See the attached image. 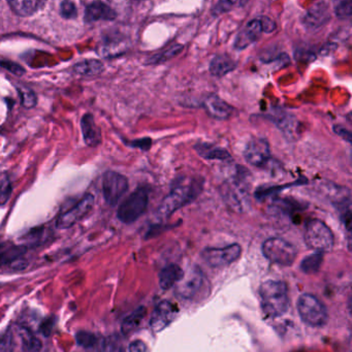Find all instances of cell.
<instances>
[{
    "label": "cell",
    "mask_w": 352,
    "mask_h": 352,
    "mask_svg": "<svg viewBox=\"0 0 352 352\" xmlns=\"http://www.w3.org/2000/svg\"><path fill=\"white\" fill-rule=\"evenodd\" d=\"M204 182L201 179L183 177L175 182L172 190L164 197L158 209L160 217H168L184 206L197 199L203 191Z\"/></svg>",
    "instance_id": "cell-1"
},
{
    "label": "cell",
    "mask_w": 352,
    "mask_h": 352,
    "mask_svg": "<svg viewBox=\"0 0 352 352\" xmlns=\"http://www.w3.org/2000/svg\"><path fill=\"white\" fill-rule=\"evenodd\" d=\"M261 307L270 317H279L285 314L289 308V296L287 285L278 280H267L261 284L259 289Z\"/></svg>",
    "instance_id": "cell-2"
},
{
    "label": "cell",
    "mask_w": 352,
    "mask_h": 352,
    "mask_svg": "<svg viewBox=\"0 0 352 352\" xmlns=\"http://www.w3.org/2000/svg\"><path fill=\"white\" fill-rule=\"evenodd\" d=\"M148 204L149 190L146 187H139L119 206L117 217L123 223H133L145 213Z\"/></svg>",
    "instance_id": "cell-3"
},
{
    "label": "cell",
    "mask_w": 352,
    "mask_h": 352,
    "mask_svg": "<svg viewBox=\"0 0 352 352\" xmlns=\"http://www.w3.org/2000/svg\"><path fill=\"white\" fill-rule=\"evenodd\" d=\"M305 243L316 252H327L333 249L335 238L331 228L324 222L312 219L305 228Z\"/></svg>",
    "instance_id": "cell-4"
},
{
    "label": "cell",
    "mask_w": 352,
    "mask_h": 352,
    "mask_svg": "<svg viewBox=\"0 0 352 352\" xmlns=\"http://www.w3.org/2000/svg\"><path fill=\"white\" fill-rule=\"evenodd\" d=\"M298 311L306 324L321 327L327 322V309L316 296L310 294H302L298 300Z\"/></svg>",
    "instance_id": "cell-5"
},
{
    "label": "cell",
    "mask_w": 352,
    "mask_h": 352,
    "mask_svg": "<svg viewBox=\"0 0 352 352\" xmlns=\"http://www.w3.org/2000/svg\"><path fill=\"white\" fill-rule=\"evenodd\" d=\"M263 253L272 263L284 267L292 265L298 256L296 247L281 238L267 239L263 244Z\"/></svg>",
    "instance_id": "cell-6"
},
{
    "label": "cell",
    "mask_w": 352,
    "mask_h": 352,
    "mask_svg": "<svg viewBox=\"0 0 352 352\" xmlns=\"http://www.w3.org/2000/svg\"><path fill=\"white\" fill-rule=\"evenodd\" d=\"M129 190L126 177L116 172H107L102 178V193L104 201L111 207H115Z\"/></svg>",
    "instance_id": "cell-7"
},
{
    "label": "cell",
    "mask_w": 352,
    "mask_h": 352,
    "mask_svg": "<svg viewBox=\"0 0 352 352\" xmlns=\"http://www.w3.org/2000/svg\"><path fill=\"white\" fill-rule=\"evenodd\" d=\"M242 249L239 244H232L223 248H206L201 256L206 263L213 267H226L240 258Z\"/></svg>",
    "instance_id": "cell-8"
},
{
    "label": "cell",
    "mask_w": 352,
    "mask_h": 352,
    "mask_svg": "<svg viewBox=\"0 0 352 352\" xmlns=\"http://www.w3.org/2000/svg\"><path fill=\"white\" fill-rule=\"evenodd\" d=\"M204 280H205V276L199 267H191L187 273H184L180 281L175 285V292L180 298L191 300L203 287Z\"/></svg>",
    "instance_id": "cell-9"
},
{
    "label": "cell",
    "mask_w": 352,
    "mask_h": 352,
    "mask_svg": "<svg viewBox=\"0 0 352 352\" xmlns=\"http://www.w3.org/2000/svg\"><path fill=\"white\" fill-rule=\"evenodd\" d=\"M94 197L90 193H86L81 201L74 206L72 209L67 210L65 213L59 216L56 221L57 228L59 230H67L75 226L80 220L83 219L94 207Z\"/></svg>",
    "instance_id": "cell-10"
},
{
    "label": "cell",
    "mask_w": 352,
    "mask_h": 352,
    "mask_svg": "<svg viewBox=\"0 0 352 352\" xmlns=\"http://www.w3.org/2000/svg\"><path fill=\"white\" fill-rule=\"evenodd\" d=\"M246 162L255 168H263L271 160V148L269 142L261 138H253L247 144L244 151Z\"/></svg>",
    "instance_id": "cell-11"
},
{
    "label": "cell",
    "mask_w": 352,
    "mask_h": 352,
    "mask_svg": "<svg viewBox=\"0 0 352 352\" xmlns=\"http://www.w3.org/2000/svg\"><path fill=\"white\" fill-rule=\"evenodd\" d=\"M179 310L176 305L168 300H162L154 309L153 314L150 319V327L154 331H160L166 329L170 322H173L178 314Z\"/></svg>",
    "instance_id": "cell-12"
},
{
    "label": "cell",
    "mask_w": 352,
    "mask_h": 352,
    "mask_svg": "<svg viewBox=\"0 0 352 352\" xmlns=\"http://www.w3.org/2000/svg\"><path fill=\"white\" fill-rule=\"evenodd\" d=\"M331 19L329 3L321 1L310 8L302 18L305 28L309 30H317L322 28Z\"/></svg>",
    "instance_id": "cell-13"
},
{
    "label": "cell",
    "mask_w": 352,
    "mask_h": 352,
    "mask_svg": "<svg viewBox=\"0 0 352 352\" xmlns=\"http://www.w3.org/2000/svg\"><path fill=\"white\" fill-rule=\"evenodd\" d=\"M263 32L261 19L256 18V19L251 20L236 36L234 45V49L238 51L245 50L251 45L256 43Z\"/></svg>",
    "instance_id": "cell-14"
},
{
    "label": "cell",
    "mask_w": 352,
    "mask_h": 352,
    "mask_svg": "<svg viewBox=\"0 0 352 352\" xmlns=\"http://www.w3.org/2000/svg\"><path fill=\"white\" fill-rule=\"evenodd\" d=\"M206 112L216 120H228L234 113V108L217 94H211L204 102Z\"/></svg>",
    "instance_id": "cell-15"
},
{
    "label": "cell",
    "mask_w": 352,
    "mask_h": 352,
    "mask_svg": "<svg viewBox=\"0 0 352 352\" xmlns=\"http://www.w3.org/2000/svg\"><path fill=\"white\" fill-rule=\"evenodd\" d=\"M117 13L109 7L108 5L104 3H90L85 10V20L86 23H92V22L100 21V20H104V21H113L116 19Z\"/></svg>",
    "instance_id": "cell-16"
},
{
    "label": "cell",
    "mask_w": 352,
    "mask_h": 352,
    "mask_svg": "<svg viewBox=\"0 0 352 352\" xmlns=\"http://www.w3.org/2000/svg\"><path fill=\"white\" fill-rule=\"evenodd\" d=\"M81 129L86 145L89 147H96L100 145L102 142V135L91 114H86L82 117Z\"/></svg>",
    "instance_id": "cell-17"
},
{
    "label": "cell",
    "mask_w": 352,
    "mask_h": 352,
    "mask_svg": "<svg viewBox=\"0 0 352 352\" xmlns=\"http://www.w3.org/2000/svg\"><path fill=\"white\" fill-rule=\"evenodd\" d=\"M236 67H238V63L230 55L218 54L212 58L209 69L212 76L220 78L232 73Z\"/></svg>",
    "instance_id": "cell-18"
},
{
    "label": "cell",
    "mask_w": 352,
    "mask_h": 352,
    "mask_svg": "<svg viewBox=\"0 0 352 352\" xmlns=\"http://www.w3.org/2000/svg\"><path fill=\"white\" fill-rule=\"evenodd\" d=\"M195 150L201 157L208 160H221L228 162L232 160V155L224 148L218 147L210 143H199L195 146Z\"/></svg>",
    "instance_id": "cell-19"
},
{
    "label": "cell",
    "mask_w": 352,
    "mask_h": 352,
    "mask_svg": "<svg viewBox=\"0 0 352 352\" xmlns=\"http://www.w3.org/2000/svg\"><path fill=\"white\" fill-rule=\"evenodd\" d=\"M9 6L16 15L30 17L41 11L46 3L41 0H12L9 1Z\"/></svg>",
    "instance_id": "cell-20"
},
{
    "label": "cell",
    "mask_w": 352,
    "mask_h": 352,
    "mask_svg": "<svg viewBox=\"0 0 352 352\" xmlns=\"http://www.w3.org/2000/svg\"><path fill=\"white\" fill-rule=\"evenodd\" d=\"M183 275H184V271L178 265L172 263V265H166L160 273V287L162 289H170L180 281Z\"/></svg>",
    "instance_id": "cell-21"
},
{
    "label": "cell",
    "mask_w": 352,
    "mask_h": 352,
    "mask_svg": "<svg viewBox=\"0 0 352 352\" xmlns=\"http://www.w3.org/2000/svg\"><path fill=\"white\" fill-rule=\"evenodd\" d=\"M17 331L24 352H42V341L28 327H19Z\"/></svg>",
    "instance_id": "cell-22"
},
{
    "label": "cell",
    "mask_w": 352,
    "mask_h": 352,
    "mask_svg": "<svg viewBox=\"0 0 352 352\" xmlns=\"http://www.w3.org/2000/svg\"><path fill=\"white\" fill-rule=\"evenodd\" d=\"M74 71L83 77H96L104 72V65L96 59H87L75 65Z\"/></svg>",
    "instance_id": "cell-23"
},
{
    "label": "cell",
    "mask_w": 352,
    "mask_h": 352,
    "mask_svg": "<svg viewBox=\"0 0 352 352\" xmlns=\"http://www.w3.org/2000/svg\"><path fill=\"white\" fill-rule=\"evenodd\" d=\"M146 312L147 311H146L145 307H139L133 312H131L129 316L125 317L122 325H121L122 333L124 335H129V333L135 331L140 327L143 319L145 318Z\"/></svg>",
    "instance_id": "cell-24"
},
{
    "label": "cell",
    "mask_w": 352,
    "mask_h": 352,
    "mask_svg": "<svg viewBox=\"0 0 352 352\" xmlns=\"http://www.w3.org/2000/svg\"><path fill=\"white\" fill-rule=\"evenodd\" d=\"M184 46L180 44H174L166 49V50L158 52L157 54H154L153 56L150 57L149 60L147 61V65H158L162 63H166L170 59L174 58L177 55L182 52Z\"/></svg>",
    "instance_id": "cell-25"
},
{
    "label": "cell",
    "mask_w": 352,
    "mask_h": 352,
    "mask_svg": "<svg viewBox=\"0 0 352 352\" xmlns=\"http://www.w3.org/2000/svg\"><path fill=\"white\" fill-rule=\"evenodd\" d=\"M1 247V246H0ZM26 247H12V248L6 249L0 251V267H7V265H13L18 259L22 258L25 254Z\"/></svg>",
    "instance_id": "cell-26"
},
{
    "label": "cell",
    "mask_w": 352,
    "mask_h": 352,
    "mask_svg": "<svg viewBox=\"0 0 352 352\" xmlns=\"http://www.w3.org/2000/svg\"><path fill=\"white\" fill-rule=\"evenodd\" d=\"M323 255L322 253L315 252L313 254L308 255L305 257L304 261L300 263V269L304 273L315 274L320 269L321 263H322Z\"/></svg>",
    "instance_id": "cell-27"
},
{
    "label": "cell",
    "mask_w": 352,
    "mask_h": 352,
    "mask_svg": "<svg viewBox=\"0 0 352 352\" xmlns=\"http://www.w3.org/2000/svg\"><path fill=\"white\" fill-rule=\"evenodd\" d=\"M78 345L83 348H94L100 343V338L89 331H81L76 335Z\"/></svg>",
    "instance_id": "cell-28"
},
{
    "label": "cell",
    "mask_w": 352,
    "mask_h": 352,
    "mask_svg": "<svg viewBox=\"0 0 352 352\" xmlns=\"http://www.w3.org/2000/svg\"><path fill=\"white\" fill-rule=\"evenodd\" d=\"M15 340L11 329H6L0 333V352H14Z\"/></svg>",
    "instance_id": "cell-29"
},
{
    "label": "cell",
    "mask_w": 352,
    "mask_h": 352,
    "mask_svg": "<svg viewBox=\"0 0 352 352\" xmlns=\"http://www.w3.org/2000/svg\"><path fill=\"white\" fill-rule=\"evenodd\" d=\"M20 96H21V102L24 108L32 109L38 104V98L36 94L28 88H19Z\"/></svg>",
    "instance_id": "cell-30"
},
{
    "label": "cell",
    "mask_w": 352,
    "mask_h": 352,
    "mask_svg": "<svg viewBox=\"0 0 352 352\" xmlns=\"http://www.w3.org/2000/svg\"><path fill=\"white\" fill-rule=\"evenodd\" d=\"M335 15L339 19H349L352 15V3L349 0L336 3Z\"/></svg>",
    "instance_id": "cell-31"
},
{
    "label": "cell",
    "mask_w": 352,
    "mask_h": 352,
    "mask_svg": "<svg viewBox=\"0 0 352 352\" xmlns=\"http://www.w3.org/2000/svg\"><path fill=\"white\" fill-rule=\"evenodd\" d=\"M244 5V3H239V1H219L214 6L212 9V13L214 16L222 15V14L228 13L232 11L234 7Z\"/></svg>",
    "instance_id": "cell-32"
},
{
    "label": "cell",
    "mask_w": 352,
    "mask_h": 352,
    "mask_svg": "<svg viewBox=\"0 0 352 352\" xmlns=\"http://www.w3.org/2000/svg\"><path fill=\"white\" fill-rule=\"evenodd\" d=\"M59 12H60L61 17L67 20L76 19L78 16L77 7L72 1H63L60 3Z\"/></svg>",
    "instance_id": "cell-33"
},
{
    "label": "cell",
    "mask_w": 352,
    "mask_h": 352,
    "mask_svg": "<svg viewBox=\"0 0 352 352\" xmlns=\"http://www.w3.org/2000/svg\"><path fill=\"white\" fill-rule=\"evenodd\" d=\"M12 195L11 181L8 178L3 179L0 182V206L6 205Z\"/></svg>",
    "instance_id": "cell-34"
},
{
    "label": "cell",
    "mask_w": 352,
    "mask_h": 352,
    "mask_svg": "<svg viewBox=\"0 0 352 352\" xmlns=\"http://www.w3.org/2000/svg\"><path fill=\"white\" fill-rule=\"evenodd\" d=\"M0 67L9 71L10 73L14 74L16 76H22L25 73V69L21 65L13 63V61L3 60L0 61Z\"/></svg>",
    "instance_id": "cell-35"
},
{
    "label": "cell",
    "mask_w": 352,
    "mask_h": 352,
    "mask_svg": "<svg viewBox=\"0 0 352 352\" xmlns=\"http://www.w3.org/2000/svg\"><path fill=\"white\" fill-rule=\"evenodd\" d=\"M131 147L139 148V149L144 150V151H148L151 148L152 140L149 138H145V139L135 140V141L129 143Z\"/></svg>",
    "instance_id": "cell-36"
},
{
    "label": "cell",
    "mask_w": 352,
    "mask_h": 352,
    "mask_svg": "<svg viewBox=\"0 0 352 352\" xmlns=\"http://www.w3.org/2000/svg\"><path fill=\"white\" fill-rule=\"evenodd\" d=\"M333 131L335 133H337L341 139H343L344 141L347 142V143L351 144L352 142V135L351 133H350L348 129H346L343 125L337 124L333 126Z\"/></svg>",
    "instance_id": "cell-37"
},
{
    "label": "cell",
    "mask_w": 352,
    "mask_h": 352,
    "mask_svg": "<svg viewBox=\"0 0 352 352\" xmlns=\"http://www.w3.org/2000/svg\"><path fill=\"white\" fill-rule=\"evenodd\" d=\"M261 22V26H263V32H267V34H271L274 30H276V23L274 20H272L271 18L265 17V16H263V17H259Z\"/></svg>",
    "instance_id": "cell-38"
},
{
    "label": "cell",
    "mask_w": 352,
    "mask_h": 352,
    "mask_svg": "<svg viewBox=\"0 0 352 352\" xmlns=\"http://www.w3.org/2000/svg\"><path fill=\"white\" fill-rule=\"evenodd\" d=\"M129 352H148V346L142 340H135L129 344Z\"/></svg>",
    "instance_id": "cell-39"
},
{
    "label": "cell",
    "mask_w": 352,
    "mask_h": 352,
    "mask_svg": "<svg viewBox=\"0 0 352 352\" xmlns=\"http://www.w3.org/2000/svg\"><path fill=\"white\" fill-rule=\"evenodd\" d=\"M53 325H54V319L48 318L41 324V331L44 333L46 337L50 336L51 331L53 329Z\"/></svg>",
    "instance_id": "cell-40"
}]
</instances>
